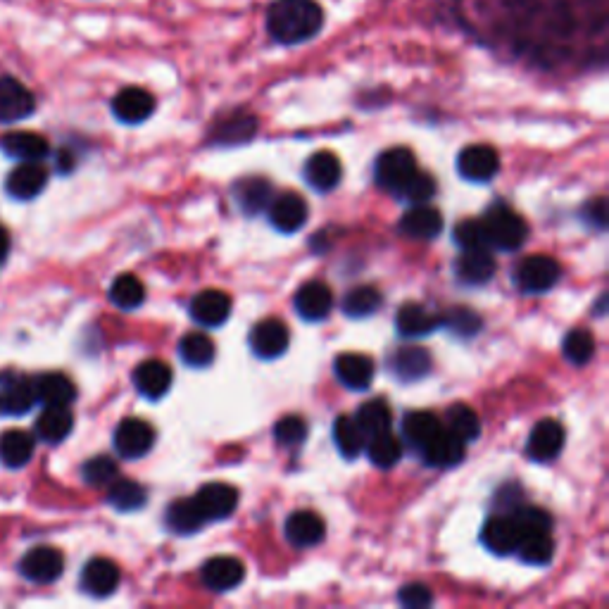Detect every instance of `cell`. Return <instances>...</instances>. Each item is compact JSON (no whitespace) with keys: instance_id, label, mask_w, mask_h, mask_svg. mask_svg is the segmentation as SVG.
Instances as JSON below:
<instances>
[{"instance_id":"11","label":"cell","mask_w":609,"mask_h":609,"mask_svg":"<svg viewBox=\"0 0 609 609\" xmlns=\"http://www.w3.org/2000/svg\"><path fill=\"white\" fill-rule=\"evenodd\" d=\"M155 112L153 93L141 86H129L112 98V115L124 124H141Z\"/></svg>"},{"instance_id":"3","label":"cell","mask_w":609,"mask_h":609,"mask_svg":"<svg viewBox=\"0 0 609 609\" xmlns=\"http://www.w3.org/2000/svg\"><path fill=\"white\" fill-rule=\"evenodd\" d=\"M417 172V160H414L410 148H388L376 158L374 174L376 184L391 193H400L403 186L414 177Z\"/></svg>"},{"instance_id":"34","label":"cell","mask_w":609,"mask_h":609,"mask_svg":"<svg viewBox=\"0 0 609 609\" xmlns=\"http://www.w3.org/2000/svg\"><path fill=\"white\" fill-rule=\"evenodd\" d=\"M36 386L29 379H17L10 381L5 386V391L0 393V414H12V417H20L27 414L31 407L36 405Z\"/></svg>"},{"instance_id":"51","label":"cell","mask_w":609,"mask_h":609,"mask_svg":"<svg viewBox=\"0 0 609 609\" xmlns=\"http://www.w3.org/2000/svg\"><path fill=\"white\" fill-rule=\"evenodd\" d=\"M84 479L91 486H110L117 479V464L110 457H93V460L84 464Z\"/></svg>"},{"instance_id":"52","label":"cell","mask_w":609,"mask_h":609,"mask_svg":"<svg viewBox=\"0 0 609 609\" xmlns=\"http://www.w3.org/2000/svg\"><path fill=\"white\" fill-rule=\"evenodd\" d=\"M274 436L276 441L281 445H288V448H291V445H300L307 436V424L300 417L291 414V417L279 419V424L274 426Z\"/></svg>"},{"instance_id":"49","label":"cell","mask_w":609,"mask_h":609,"mask_svg":"<svg viewBox=\"0 0 609 609\" xmlns=\"http://www.w3.org/2000/svg\"><path fill=\"white\" fill-rule=\"evenodd\" d=\"M455 241L462 250H476V248H491L488 246L486 231H483L481 219H464L455 226Z\"/></svg>"},{"instance_id":"21","label":"cell","mask_w":609,"mask_h":609,"mask_svg":"<svg viewBox=\"0 0 609 609\" xmlns=\"http://www.w3.org/2000/svg\"><path fill=\"white\" fill-rule=\"evenodd\" d=\"M255 131L257 119L250 112H231L215 124L210 141L215 146H241L255 136Z\"/></svg>"},{"instance_id":"30","label":"cell","mask_w":609,"mask_h":609,"mask_svg":"<svg viewBox=\"0 0 609 609\" xmlns=\"http://www.w3.org/2000/svg\"><path fill=\"white\" fill-rule=\"evenodd\" d=\"M46 181H48V172L39 165V162H22L15 172H10L5 186H8V193L12 198L29 200L39 196L43 186H46Z\"/></svg>"},{"instance_id":"29","label":"cell","mask_w":609,"mask_h":609,"mask_svg":"<svg viewBox=\"0 0 609 609\" xmlns=\"http://www.w3.org/2000/svg\"><path fill=\"white\" fill-rule=\"evenodd\" d=\"M81 586H84L86 593L96 595V598L112 595L119 586V567L112 560L96 557V560H91L84 567V574H81Z\"/></svg>"},{"instance_id":"28","label":"cell","mask_w":609,"mask_h":609,"mask_svg":"<svg viewBox=\"0 0 609 609\" xmlns=\"http://www.w3.org/2000/svg\"><path fill=\"white\" fill-rule=\"evenodd\" d=\"M457 276L464 281V284L481 286L488 284V281L495 276V257L491 255L488 248H476V250H462L460 260H457Z\"/></svg>"},{"instance_id":"43","label":"cell","mask_w":609,"mask_h":609,"mask_svg":"<svg viewBox=\"0 0 609 609\" xmlns=\"http://www.w3.org/2000/svg\"><path fill=\"white\" fill-rule=\"evenodd\" d=\"M517 555L526 564H536V567L548 564L552 560V555H555V543H552L550 531L526 533V536H521V541L517 545Z\"/></svg>"},{"instance_id":"32","label":"cell","mask_w":609,"mask_h":609,"mask_svg":"<svg viewBox=\"0 0 609 609\" xmlns=\"http://www.w3.org/2000/svg\"><path fill=\"white\" fill-rule=\"evenodd\" d=\"M234 196L243 212H248V215H257V212L267 210L269 203H272V184L262 177L243 179L236 184Z\"/></svg>"},{"instance_id":"45","label":"cell","mask_w":609,"mask_h":609,"mask_svg":"<svg viewBox=\"0 0 609 609\" xmlns=\"http://www.w3.org/2000/svg\"><path fill=\"white\" fill-rule=\"evenodd\" d=\"M179 355L188 367H207L215 360V343L205 334H186L179 343Z\"/></svg>"},{"instance_id":"25","label":"cell","mask_w":609,"mask_h":609,"mask_svg":"<svg viewBox=\"0 0 609 609\" xmlns=\"http://www.w3.org/2000/svg\"><path fill=\"white\" fill-rule=\"evenodd\" d=\"M0 150L22 162H39L50 153L48 141L34 131H10L0 138Z\"/></svg>"},{"instance_id":"35","label":"cell","mask_w":609,"mask_h":609,"mask_svg":"<svg viewBox=\"0 0 609 609\" xmlns=\"http://www.w3.org/2000/svg\"><path fill=\"white\" fill-rule=\"evenodd\" d=\"M167 526L174 533H179V536H191V533L203 529L205 517L200 514L196 500L184 498L167 507Z\"/></svg>"},{"instance_id":"48","label":"cell","mask_w":609,"mask_h":609,"mask_svg":"<svg viewBox=\"0 0 609 609\" xmlns=\"http://www.w3.org/2000/svg\"><path fill=\"white\" fill-rule=\"evenodd\" d=\"M443 326H448L455 336L460 338H472L481 331V317L476 315L474 310H469V307H452V310L445 312L441 317Z\"/></svg>"},{"instance_id":"44","label":"cell","mask_w":609,"mask_h":609,"mask_svg":"<svg viewBox=\"0 0 609 609\" xmlns=\"http://www.w3.org/2000/svg\"><path fill=\"white\" fill-rule=\"evenodd\" d=\"M381 307V293L372 286H357L345 293L343 312L350 319H367Z\"/></svg>"},{"instance_id":"31","label":"cell","mask_w":609,"mask_h":609,"mask_svg":"<svg viewBox=\"0 0 609 609\" xmlns=\"http://www.w3.org/2000/svg\"><path fill=\"white\" fill-rule=\"evenodd\" d=\"M74 429V414L69 407L48 405L39 419H36V436L46 443H60Z\"/></svg>"},{"instance_id":"23","label":"cell","mask_w":609,"mask_h":609,"mask_svg":"<svg viewBox=\"0 0 609 609\" xmlns=\"http://www.w3.org/2000/svg\"><path fill=\"white\" fill-rule=\"evenodd\" d=\"M464 445H467V443L460 441L455 433H450L443 426V429L438 431L436 436H433L431 441L422 448L424 462L429 464V467H441V469L455 467V464L462 462Z\"/></svg>"},{"instance_id":"14","label":"cell","mask_w":609,"mask_h":609,"mask_svg":"<svg viewBox=\"0 0 609 609\" xmlns=\"http://www.w3.org/2000/svg\"><path fill=\"white\" fill-rule=\"evenodd\" d=\"M267 212L274 229L284 231V234H295L307 222V203L298 193H281L269 203Z\"/></svg>"},{"instance_id":"47","label":"cell","mask_w":609,"mask_h":609,"mask_svg":"<svg viewBox=\"0 0 609 609\" xmlns=\"http://www.w3.org/2000/svg\"><path fill=\"white\" fill-rule=\"evenodd\" d=\"M562 353L567 357V362L571 364H586L590 362V357L595 355V338L586 329H574L564 336L562 343Z\"/></svg>"},{"instance_id":"26","label":"cell","mask_w":609,"mask_h":609,"mask_svg":"<svg viewBox=\"0 0 609 609\" xmlns=\"http://www.w3.org/2000/svg\"><path fill=\"white\" fill-rule=\"evenodd\" d=\"M400 231L412 238H419V241H431L443 231V215L436 207L419 203L400 219Z\"/></svg>"},{"instance_id":"33","label":"cell","mask_w":609,"mask_h":609,"mask_svg":"<svg viewBox=\"0 0 609 609\" xmlns=\"http://www.w3.org/2000/svg\"><path fill=\"white\" fill-rule=\"evenodd\" d=\"M34 386H36V398H39L46 407L48 405L69 407L72 405V400L77 398V388H74V384L65 374H43L34 381Z\"/></svg>"},{"instance_id":"2","label":"cell","mask_w":609,"mask_h":609,"mask_svg":"<svg viewBox=\"0 0 609 609\" xmlns=\"http://www.w3.org/2000/svg\"><path fill=\"white\" fill-rule=\"evenodd\" d=\"M483 231H486L488 246L498 250H517L526 243L529 238V226L521 219L512 207L505 203H495L488 207L486 217L481 219Z\"/></svg>"},{"instance_id":"15","label":"cell","mask_w":609,"mask_h":609,"mask_svg":"<svg viewBox=\"0 0 609 609\" xmlns=\"http://www.w3.org/2000/svg\"><path fill=\"white\" fill-rule=\"evenodd\" d=\"M200 579H203V583L210 590L224 593V590L241 586L243 579H246V567H243V562L236 560V557H212V560L203 564Z\"/></svg>"},{"instance_id":"16","label":"cell","mask_w":609,"mask_h":609,"mask_svg":"<svg viewBox=\"0 0 609 609\" xmlns=\"http://www.w3.org/2000/svg\"><path fill=\"white\" fill-rule=\"evenodd\" d=\"M391 372L398 381L412 384V381H422L431 372V355L422 345H403L391 355Z\"/></svg>"},{"instance_id":"18","label":"cell","mask_w":609,"mask_h":609,"mask_svg":"<svg viewBox=\"0 0 609 609\" xmlns=\"http://www.w3.org/2000/svg\"><path fill=\"white\" fill-rule=\"evenodd\" d=\"M22 574L34 583H53L62 576L65 560L55 548H34L24 555L20 564Z\"/></svg>"},{"instance_id":"8","label":"cell","mask_w":609,"mask_h":609,"mask_svg":"<svg viewBox=\"0 0 609 609\" xmlns=\"http://www.w3.org/2000/svg\"><path fill=\"white\" fill-rule=\"evenodd\" d=\"M564 426L555 419H543L533 426L529 443H526V455L531 457L533 462H552L557 455H560L564 448Z\"/></svg>"},{"instance_id":"55","label":"cell","mask_w":609,"mask_h":609,"mask_svg":"<svg viewBox=\"0 0 609 609\" xmlns=\"http://www.w3.org/2000/svg\"><path fill=\"white\" fill-rule=\"evenodd\" d=\"M5 253H8V236H5V231L0 229V260H3Z\"/></svg>"},{"instance_id":"7","label":"cell","mask_w":609,"mask_h":609,"mask_svg":"<svg viewBox=\"0 0 609 609\" xmlns=\"http://www.w3.org/2000/svg\"><path fill=\"white\" fill-rule=\"evenodd\" d=\"M288 341H291V334H288L286 324L274 317L262 319L250 331V348L260 360H276V357L284 355Z\"/></svg>"},{"instance_id":"41","label":"cell","mask_w":609,"mask_h":609,"mask_svg":"<svg viewBox=\"0 0 609 609\" xmlns=\"http://www.w3.org/2000/svg\"><path fill=\"white\" fill-rule=\"evenodd\" d=\"M445 429L455 433L460 441L469 443L481 436V419L469 405H452L445 414Z\"/></svg>"},{"instance_id":"24","label":"cell","mask_w":609,"mask_h":609,"mask_svg":"<svg viewBox=\"0 0 609 609\" xmlns=\"http://www.w3.org/2000/svg\"><path fill=\"white\" fill-rule=\"evenodd\" d=\"M438 326H443L441 315H436L429 307L417 303H407L405 307H400V312L395 315V329L405 338L429 336Z\"/></svg>"},{"instance_id":"38","label":"cell","mask_w":609,"mask_h":609,"mask_svg":"<svg viewBox=\"0 0 609 609\" xmlns=\"http://www.w3.org/2000/svg\"><path fill=\"white\" fill-rule=\"evenodd\" d=\"M443 429V424L438 422L436 414L431 412H410L403 419V436L412 448L422 450L426 443Z\"/></svg>"},{"instance_id":"27","label":"cell","mask_w":609,"mask_h":609,"mask_svg":"<svg viewBox=\"0 0 609 609\" xmlns=\"http://www.w3.org/2000/svg\"><path fill=\"white\" fill-rule=\"evenodd\" d=\"M231 315V298L222 291L198 293L191 300V317L196 319L200 326H222Z\"/></svg>"},{"instance_id":"9","label":"cell","mask_w":609,"mask_h":609,"mask_svg":"<svg viewBox=\"0 0 609 609\" xmlns=\"http://www.w3.org/2000/svg\"><path fill=\"white\" fill-rule=\"evenodd\" d=\"M457 169L469 181H491L500 169V155L493 146L476 143V146L462 150L460 158H457Z\"/></svg>"},{"instance_id":"1","label":"cell","mask_w":609,"mask_h":609,"mask_svg":"<svg viewBox=\"0 0 609 609\" xmlns=\"http://www.w3.org/2000/svg\"><path fill=\"white\" fill-rule=\"evenodd\" d=\"M267 34L279 46L312 41L324 27V8L317 0H274L267 10Z\"/></svg>"},{"instance_id":"6","label":"cell","mask_w":609,"mask_h":609,"mask_svg":"<svg viewBox=\"0 0 609 609\" xmlns=\"http://www.w3.org/2000/svg\"><path fill=\"white\" fill-rule=\"evenodd\" d=\"M155 445L153 426L143 419H124L119 422L115 431V450L124 460H138V457L148 455L150 448Z\"/></svg>"},{"instance_id":"13","label":"cell","mask_w":609,"mask_h":609,"mask_svg":"<svg viewBox=\"0 0 609 609\" xmlns=\"http://www.w3.org/2000/svg\"><path fill=\"white\" fill-rule=\"evenodd\" d=\"M305 181L319 193H329L341 184L343 167L341 160L336 158L331 150H317L315 155H310V160L305 162Z\"/></svg>"},{"instance_id":"37","label":"cell","mask_w":609,"mask_h":609,"mask_svg":"<svg viewBox=\"0 0 609 609\" xmlns=\"http://www.w3.org/2000/svg\"><path fill=\"white\" fill-rule=\"evenodd\" d=\"M355 422L360 424L364 436L369 438V436H376V433H381V431H391L393 412H391V407H388L386 400L374 398L357 407Z\"/></svg>"},{"instance_id":"22","label":"cell","mask_w":609,"mask_h":609,"mask_svg":"<svg viewBox=\"0 0 609 609\" xmlns=\"http://www.w3.org/2000/svg\"><path fill=\"white\" fill-rule=\"evenodd\" d=\"M284 533L293 548H315L324 541V521L315 512L298 510L286 519Z\"/></svg>"},{"instance_id":"12","label":"cell","mask_w":609,"mask_h":609,"mask_svg":"<svg viewBox=\"0 0 609 609\" xmlns=\"http://www.w3.org/2000/svg\"><path fill=\"white\" fill-rule=\"evenodd\" d=\"M295 312L305 319V322H322L329 317L331 307H334V293L322 281H310V284L300 286L295 293Z\"/></svg>"},{"instance_id":"20","label":"cell","mask_w":609,"mask_h":609,"mask_svg":"<svg viewBox=\"0 0 609 609\" xmlns=\"http://www.w3.org/2000/svg\"><path fill=\"white\" fill-rule=\"evenodd\" d=\"M134 386L148 400L165 398L169 388H172V369L160 360L141 362L134 372Z\"/></svg>"},{"instance_id":"53","label":"cell","mask_w":609,"mask_h":609,"mask_svg":"<svg viewBox=\"0 0 609 609\" xmlns=\"http://www.w3.org/2000/svg\"><path fill=\"white\" fill-rule=\"evenodd\" d=\"M398 600L403 607L417 609V607H429L433 602V595L424 583H407L405 588H400Z\"/></svg>"},{"instance_id":"50","label":"cell","mask_w":609,"mask_h":609,"mask_svg":"<svg viewBox=\"0 0 609 609\" xmlns=\"http://www.w3.org/2000/svg\"><path fill=\"white\" fill-rule=\"evenodd\" d=\"M433 193H436V181H433V177H429V174L419 172L417 169L414 177L407 181L398 196H403L405 200H410V203L419 205V203H426V200H431Z\"/></svg>"},{"instance_id":"42","label":"cell","mask_w":609,"mask_h":609,"mask_svg":"<svg viewBox=\"0 0 609 609\" xmlns=\"http://www.w3.org/2000/svg\"><path fill=\"white\" fill-rule=\"evenodd\" d=\"M110 505L119 512H136L146 505L148 493L141 483L129 479H115L110 483Z\"/></svg>"},{"instance_id":"46","label":"cell","mask_w":609,"mask_h":609,"mask_svg":"<svg viewBox=\"0 0 609 609\" xmlns=\"http://www.w3.org/2000/svg\"><path fill=\"white\" fill-rule=\"evenodd\" d=\"M110 300L122 310H134L146 300V288H143L141 279L134 274H122L112 281L110 286Z\"/></svg>"},{"instance_id":"19","label":"cell","mask_w":609,"mask_h":609,"mask_svg":"<svg viewBox=\"0 0 609 609\" xmlns=\"http://www.w3.org/2000/svg\"><path fill=\"white\" fill-rule=\"evenodd\" d=\"M334 372L338 381L350 391H367L374 381V362L367 355L343 353L336 357Z\"/></svg>"},{"instance_id":"4","label":"cell","mask_w":609,"mask_h":609,"mask_svg":"<svg viewBox=\"0 0 609 609\" xmlns=\"http://www.w3.org/2000/svg\"><path fill=\"white\" fill-rule=\"evenodd\" d=\"M514 279L524 293H545L562 279V267L548 255H531L517 267Z\"/></svg>"},{"instance_id":"10","label":"cell","mask_w":609,"mask_h":609,"mask_svg":"<svg viewBox=\"0 0 609 609\" xmlns=\"http://www.w3.org/2000/svg\"><path fill=\"white\" fill-rule=\"evenodd\" d=\"M193 500L205 521H219L234 514L238 507V491L229 483H207Z\"/></svg>"},{"instance_id":"54","label":"cell","mask_w":609,"mask_h":609,"mask_svg":"<svg viewBox=\"0 0 609 609\" xmlns=\"http://www.w3.org/2000/svg\"><path fill=\"white\" fill-rule=\"evenodd\" d=\"M583 222H586L590 229L602 231L607 226V203L605 198H595L590 200V203L583 207Z\"/></svg>"},{"instance_id":"17","label":"cell","mask_w":609,"mask_h":609,"mask_svg":"<svg viewBox=\"0 0 609 609\" xmlns=\"http://www.w3.org/2000/svg\"><path fill=\"white\" fill-rule=\"evenodd\" d=\"M519 538V529L510 512L495 514V517L488 519L481 533L483 545L495 552V555H512V552H517Z\"/></svg>"},{"instance_id":"39","label":"cell","mask_w":609,"mask_h":609,"mask_svg":"<svg viewBox=\"0 0 609 609\" xmlns=\"http://www.w3.org/2000/svg\"><path fill=\"white\" fill-rule=\"evenodd\" d=\"M334 443L343 457L355 460V457L364 450L367 436H364L360 424L355 422V417H345V414H341V417L334 422Z\"/></svg>"},{"instance_id":"40","label":"cell","mask_w":609,"mask_h":609,"mask_svg":"<svg viewBox=\"0 0 609 609\" xmlns=\"http://www.w3.org/2000/svg\"><path fill=\"white\" fill-rule=\"evenodd\" d=\"M364 448H367L369 460L381 469L395 467V464L400 462V457H403V445H400V441L391 431H381L376 433V436H369V443H364Z\"/></svg>"},{"instance_id":"5","label":"cell","mask_w":609,"mask_h":609,"mask_svg":"<svg viewBox=\"0 0 609 609\" xmlns=\"http://www.w3.org/2000/svg\"><path fill=\"white\" fill-rule=\"evenodd\" d=\"M34 110L36 96L29 91V86H24L20 79L3 74L0 77V122H22V119L34 115Z\"/></svg>"},{"instance_id":"36","label":"cell","mask_w":609,"mask_h":609,"mask_svg":"<svg viewBox=\"0 0 609 609\" xmlns=\"http://www.w3.org/2000/svg\"><path fill=\"white\" fill-rule=\"evenodd\" d=\"M34 455V438L29 436L27 431H5L0 436V460H3L8 467L20 469L31 460Z\"/></svg>"}]
</instances>
